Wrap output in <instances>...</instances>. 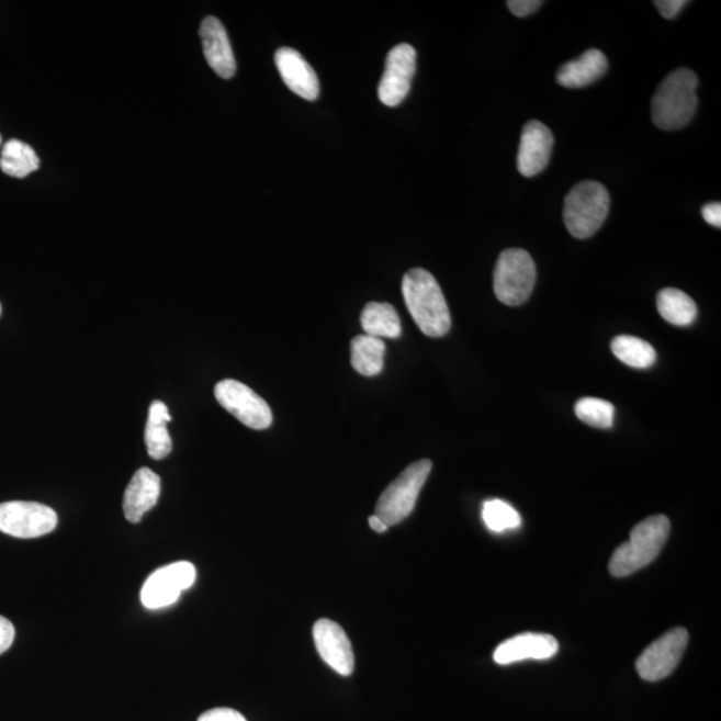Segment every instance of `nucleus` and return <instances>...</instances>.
I'll return each instance as SVG.
<instances>
[{
  "label": "nucleus",
  "mask_w": 721,
  "mask_h": 721,
  "mask_svg": "<svg viewBox=\"0 0 721 721\" xmlns=\"http://www.w3.org/2000/svg\"><path fill=\"white\" fill-rule=\"evenodd\" d=\"M406 307L425 336L439 338L451 330V313L439 282L428 270L412 269L404 275Z\"/></svg>",
  "instance_id": "obj_1"
},
{
  "label": "nucleus",
  "mask_w": 721,
  "mask_h": 721,
  "mask_svg": "<svg viewBox=\"0 0 721 721\" xmlns=\"http://www.w3.org/2000/svg\"><path fill=\"white\" fill-rule=\"evenodd\" d=\"M698 76L692 70L671 72L652 98V120L663 131H679L692 121L698 109Z\"/></svg>",
  "instance_id": "obj_2"
},
{
  "label": "nucleus",
  "mask_w": 721,
  "mask_h": 721,
  "mask_svg": "<svg viewBox=\"0 0 721 721\" xmlns=\"http://www.w3.org/2000/svg\"><path fill=\"white\" fill-rule=\"evenodd\" d=\"M671 532L667 516L649 517L632 529L630 541L621 544L609 561L613 577H627L645 568L663 551Z\"/></svg>",
  "instance_id": "obj_3"
},
{
  "label": "nucleus",
  "mask_w": 721,
  "mask_h": 721,
  "mask_svg": "<svg viewBox=\"0 0 721 721\" xmlns=\"http://www.w3.org/2000/svg\"><path fill=\"white\" fill-rule=\"evenodd\" d=\"M611 199L602 183L584 181L576 184L565 196L564 224L573 237L585 239L594 236L606 222Z\"/></svg>",
  "instance_id": "obj_4"
},
{
  "label": "nucleus",
  "mask_w": 721,
  "mask_h": 721,
  "mask_svg": "<svg viewBox=\"0 0 721 721\" xmlns=\"http://www.w3.org/2000/svg\"><path fill=\"white\" fill-rule=\"evenodd\" d=\"M431 461L420 460L399 474V476L382 492L375 516L387 527L397 526L408 517L416 507L418 495L431 472Z\"/></svg>",
  "instance_id": "obj_5"
},
{
  "label": "nucleus",
  "mask_w": 721,
  "mask_h": 721,
  "mask_svg": "<svg viewBox=\"0 0 721 721\" xmlns=\"http://www.w3.org/2000/svg\"><path fill=\"white\" fill-rule=\"evenodd\" d=\"M534 283L536 264L531 255L522 249L504 250L493 275L498 301L508 306L522 305L531 297Z\"/></svg>",
  "instance_id": "obj_6"
},
{
  "label": "nucleus",
  "mask_w": 721,
  "mask_h": 721,
  "mask_svg": "<svg viewBox=\"0 0 721 721\" xmlns=\"http://www.w3.org/2000/svg\"><path fill=\"white\" fill-rule=\"evenodd\" d=\"M214 396L222 408L251 429H268L273 423V413L267 401L258 396L248 385L236 380L219 381Z\"/></svg>",
  "instance_id": "obj_7"
},
{
  "label": "nucleus",
  "mask_w": 721,
  "mask_h": 721,
  "mask_svg": "<svg viewBox=\"0 0 721 721\" xmlns=\"http://www.w3.org/2000/svg\"><path fill=\"white\" fill-rule=\"evenodd\" d=\"M58 516L47 505L29 502L0 504V532L16 539H36L52 533Z\"/></svg>",
  "instance_id": "obj_8"
},
{
  "label": "nucleus",
  "mask_w": 721,
  "mask_h": 721,
  "mask_svg": "<svg viewBox=\"0 0 721 721\" xmlns=\"http://www.w3.org/2000/svg\"><path fill=\"white\" fill-rule=\"evenodd\" d=\"M195 578V566L188 561L165 565L145 582L140 592L142 604L147 609L170 607L180 599L183 590L193 587Z\"/></svg>",
  "instance_id": "obj_9"
},
{
  "label": "nucleus",
  "mask_w": 721,
  "mask_h": 721,
  "mask_svg": "<svg viewBox=\"0 0 721 721\" xmlns=\"http://www.w3.org/2000/svg\"><path fill=\"white\" fill-rule=\"evenodd\" d=\"M689 634L686 628L677 627L645 649L638 658L636 671L645 681L665 679L679 665L687 650Z\"/></svg>",
  "instance_id": "obj_10"
},
{
  "label": "nucleus",
  "mask_w": 721,
  "mask_h": 721,
  "mask_svg": "<svg viewBox=\"0 0 721 721\" xmlns=\"http://www.w3.org/2000/svg\"><path fill=\"white\" fill-rule=\"evenodd\" d=\"M417 53L408 43L393 47L386 57L385 71L379 85V98L385 106L396 108L408 97L416 74Z\"/></svg>",
  "instance_id": "obj_11"
},
{
  "label": "nucleus",
  "mask_w": 721,
  "mask_h": 721,
  "mask_svg": "<svg viewBox=\"0 0 721 721\" xmlns=\"http://www.w3.org/2000/svg\"><path fill=\"white\" fill-rule=\"evenodd\" d=\"M314 644L323 661L337 674L350 676L354 671V653L342 627L329 619H320L313 627Z\"/></svg>",
  "instance_id": "obj_12"
},
{
  "label": "nucleus",
  "mask_w": 721,
  "mask_h": 721,
  "mask_svg": "<svg viewBox=\"0 0 721 721\" xmlns=\"http://www.w3.org/2000/svg\"><path fill=\"white\" fill-rule=\"evenodd\" d=\"M554 145L553 134L540 121L528 122L522 128L517 169L527 178L539 176L547 169Z\"/></svg>",
  "instance_id": "obj_13"
},
{
  "label": "nucleus",
  "mask_w": 721,
  "mask_h": 721,
  "mask_svg": "<svg viewBox=\"0 0 721 721\" xmlns=\"http://www.w3.org/2000/svg\"><path fill=\"white\" fill-rule=\"evenodd\" d=\"M559 652L557 640L545 633H522L505 640L497 646L493 658L497 664L508 665L523 661H548Z\"/></svg>",
  "instance_id": "obj_14"
},
{
  "label": "nucleus",
  "mask_w": 721,
  "mask_h": 721,
  "mask_svg": "<svg viewBox=\"0 0 721 721\" xmlns=\"http://www.w3.org/2000/svg\"><path fill=\"white\" fill-rule=\"evenodd\" d=\"M283 83L294 94L306 101H316L319 95V82L316 71L309 61L292 47H281L274 55Z\"/></svg>",
  "instance_id": "obj_15"
},
{
  "label": "nucleus",
  "mask_w": 721,
  "mask_h": 721,
  "mask_svg": "<svg viewBox=\"0 0 721 721\" xmlns=\"http://www.w3.org/2000/svg\"><path fill=\"white\" fill-rule=\"evenodd\" d=\"M200 35L203 54H205L209 66L221 78H233L234 74H236L237 65L224 24L217 18L207 16L201 24Z\"/></svg>",
  "instance_id": "obj_16"
},
{
  "label": "nucleus",
  "mask_w": 721,
  "mask_h": 721,
  "mask_svg": "<svg viewBox=\"0 0 721 721\" xmlns=\"http://www.w3.org/2000/svg\"><path fill=\"white\" fill-rule=\"evenodd\" d=\"M160 495V477L149 467L135 472L123 496V511L127 521L137 523L156 507Z\"/></svg>",
  "instance_id": "obj_17"
},
{
  "label": "nucleus",
  "mask_w": 721,
  "mask_h": 721,
  "mask_svg": "<svg viewBox=\"0 0 721 721\" xmlns=\"http://www.w3.org/2000/svg\"><path fill=\"white\" fill-rule=\"evenodd\" d=\"M608 71V60L597 48H590L582 57L566 61L557 71V83L566 89H583L595 83Z\"/></svg>",
  "instance_id": "obj_18"
},
{
  "label": "nucleus",
  "mask_w": 721,
  "mask_h": 721,
  "mask_svg": "<svg viewBox=\"0 0 721 721\" xmlns=\"http://www.w3.org/2000/svg\"><path fill=\"white\" fill-rule=\"evenodd\" d=\"M171 416L168 406L162 401H154L149 409L145 430V442L147 452L154 460H162L169 455L172 441L168 430Z\"/></svg>",
  "instance_id": "obj_19"
},
{
  "label": "nucleus",
  "mask_w": 721,
  "mask_h": 721,
  "mask_svg": "<svg viewBox=\"0 0 721 721\" xmlns=\"http://www.w3.org/2000/svg\"><path fill=\"white\" fill-rule=\"evenodd\" d=\"M361 325L365 335L378 338H398L401 320L396 309L386 302H369L361 313Z\"/></svg>",
  "instance_id": "obj_20"
},
{
  "label": "nucleus",
  "mask_w": 721,
  "mask_h": 721,
  "mask_svg": "<svg viewBox=\"0 0 721 721\" xmlns=\"http://www.w3.org/2000/svg\"><path fill=\"white\" fill-rule=\"evenodd\" d=\"M385 342L368 335L357 336L351 341V365L365 378H373L384 369Z\"/></svg>",
  "instance_id": "obj_21"
},
{
  "label": "nucleus",
  "mask_w": 721,
  "mask_h": 721,
  "mask_svg": "<svg viewBox=\"0 0 721 721\" xmlns=\"http://www.w3.org/2000/svg\"><path fill=\"white\" fill-rule=\"evenodd\" d=\"M657 311L667 323L676 326H689L698 317V306L688 294L679 289H663L657 294Z\"/></svg>",
  "instance_id": "obj_22"
},
{
  "label": "nucleus",
  "mask_w": 721,
  "mask_h": 721,
  "mask_svg": "<svg viewBox=\"0 0 721 721\" xmlns=\"http://www.w3.org/2000/svg\"><path fill=\"white\" fill-rule=\"evenodd\" d=\"M0 169L10 177L26 178L40 169V158L30 145L11 139L5 142L0 154Z\"/></svg>",
  "instance_id": "obj_23"
},
{
  "label": "nucleus",
  "mask_w": 721,
  "mask_h": 721,
  "mask_svg": "<svg viewBox=\"0 0 721 721\" xmlns=\"http://www.w3.org/2000/svg\"><path fill=\"white\" fill-rule=\"evenodd\" d=\"M611 349L616 359L634 369H649L657 359L656 350L650 342L633 336L616 337Z\"/></svg>",
  "instance_id": "obj_24"
},
{
  "label": "nucleus",
  "mask_w": 721,
  "mask_h": 721,
  "mask_svg": "<svg viewBox=\"0 0 721 721\" xmlns=\"http://www.w3.org/2000/svg\"><path fill=\"white\" fill-rule=\"evenodd\" d=\"M575 413L578 420L589 427L608 429L613 425L615 406L606 399L594 397L578 399Z\"/></svg>",
  "instance_id": "obj_25"
},
{
  "label": "nucleus",
  "mask_w": 721,
  "mask_h": 721,
  "mask_svg": "<svg viewBox=\"0 0 721 721\" xmlns=\"http://www.w3.org/2000/svg\"><path fill=\"white\" fill-rule=\"evenodd\" d=\"M483 520L489 531L503 533L521 526V516L514 507L503 500H488L484 503Z\"/></svg>",
  "instance_id": "obj_26"
},
{
  "label": "nucleus",
  "mask_w": 721,
  "mask_h": 721,
  "mask_svg": "<svg viewBox=\"0 0 721 721\" xmlns=\"http://www.w3.org/2000/svg\"><path fill=\"white\" fill-rule=\"evenodd\" d=\"M199 721H248L232 708H214V710L202 713Z\"/></svg>",
  "instance_id": "obj_27"
},
{
  "label": "nucleus",
  "mask_w": 721,
  "mask_h": 721,
  "mask_svg": "<svg viewBox=\"0 0 721 721\" xmlns=\"http://www.w3.org/2000/svg\"><path fill=\"white\" fill-rule=\"evenodd\" d=\"M653 4L656 5V9L665 20H675L688 2L686 0H656Z\"/></svg>",
  "instance_id": "obj_28"
},
{
  "label": "nucleus",
  "mask_w": 721,
  "mask_h": 721,
  "mask_svg": "<svg viewBox=\"0 0 721 721\" xmlns=\"http://www.w3.org/2000/svg\"><path fill=\"white\" fill-rule=\"evenodd\" d=\"M507 4L511 14L523 18L538 11L541 8L542 2H540V0H509Z\"/></svg>",
  "instance_id": "obj_29"
},
{
  "label": "nucleus",
  "mask_w": 721,
  "mask_h": 721,
  "mask_svg": "<svg viewBox=\"0 0 721 721\" xmlns=\"http://www.w3.org/2000/svg\"><path fill=\"white\" fill-rule=\"evenodd\" d=\"M15 639V628L12 622L0 616V655L8 651Z\"/></svg>",
  "instance_id": "obj_30"
},
{
  "label": "nucleus",
  "mask_w": 721,
  "mask_h": 721,
  "mask_svg": "<svg viewBox=\"0 0 721 721\" xmlns=\"http://www.w3.org/2000/svg\"><path fill=\"white\" fill-rule=\"evenodd\" d=\"M702 218L713 227H721V205L720 202L707 203L701 209Z\"/></svg>",
  "instance_id": "obj_31"
},
{
  "label": "nucleus",
  "mask_w": 721,
  "mask_h": 721,
  "mask_svg": "<svg viewBox=\"0 0 721 721\" xmlns=\"http://www.w3.org/2000/svg\"><path fill=\"white\" fill-rule=\"evenodd\" d=\"M369 527H371L373 531L378 533H384L387 531V529H390V527H387L385 522H382V520L379 519V517L375 515L369 517Z\"/></svg>",
  "instance_id": "obj_32"
},
{
  "label": "nucleus",
  "mask_w": 721,
  "mask_h": 721,
  "mask_svg": "<svg viewBox=\"0 0 721 721\" xmlns=\"http://www.w3.org/2000/svg\"><path fill=\"white\" fill-rule=\"evenodd\" d=\"M2 145H3V139H2V135H0V146Z\"/></svg>",
  "instance_id": "obj_33"
},
{
  "label": "nucleus",
  "mask_w": 721,
  "mask_h": 721,
  "mask_svg": "<svg viewBox=\"0 0 721 721\" xmlns=\"http://www.w3.org/2000/svg\"><path fill=\"white\" fill-rule=\"evenodd\" d=\"M0 314H2V305H0Z\"/></svg>",
  "instance_id": "obj_34"
}]
</instances>
